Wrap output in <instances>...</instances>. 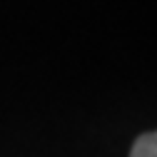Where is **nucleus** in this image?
Instances as JSON below:
<instances>
[{
  "mask_svg": "<svg viewBox=\"0 0 157 157\" xmlns=\"http://www.w3.org/2000/svg\"><path fill=\"white\" fill-rule=\"evenodd\" d=\"M127 157H157V130L137 135Z\"/></svg>",
  "mask_w": 157,
  "mask_h": 157,
  "instance_id": "1",
  "label": "nucleus"
}]
</instances>
